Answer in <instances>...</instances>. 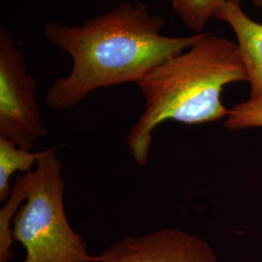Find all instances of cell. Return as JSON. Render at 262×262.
Listing matches in <instances>:
<instances>
[{"label":"cell","mask_w":262,"mask_h":262,"mask_svg":"<svg viewBox=\"0 0 262 262\" xmlns=\"http://www.w3.org/2000/svg\"><path fill=\"white\" fill-rule=\"evenodd\" d=\"M164 25L163 17L151 14L142 2H124L81 26L47 23L43 28L45 37L72 60L69 74L56 78L49 88L48 106L66 110L95 90L136 84L203 35L200 32L184 37L165 36L161 34Z\"/></svg>","instance_id":"6da1fadb"},{"label":"cell","mask_w":262,"mask_h":262,"mask_svg":"<svg viewBox=\"0 0 262 262\" xmlns=\"http://www.w3.org/2000/svg\"><path fill=\"white\" fill-rule=\"evenodd\" d=\"M248 81L237 43L203 32L190 48L151 69L136 84L145 108L126 138L132 159L146 165L152 134L160 123L215 122L229 114L222 102L227 84Z\"/></svg>","instance_id":"7a4b0ae2"},{"label":"cell","mask_w":262,"mask_h":262,"mask_svg":"<svg viewBox=\"0 0 262 262\" xmlns=\"http://www.w3.org/2000/svg\"><path fill=\"white\" fill-rule=\"evenodd\" d=\"M24 175L26 200L13 222L14 240L26 250L23 262H96L66 216V183L56 150H43L37 166Z\"/></svg>","instance_id":"3957f363"},{"label":"cell","mask_w":262,"mask_h":262,"mask_svg":"<svg viewBox=\"0 0 262 262\" xmlns=\"http://www.w3.org/2000/svg\"><path fill=\"white\" fill-rule=\"evenodd\" d=\"M36 82L28 72L21 51L9 32L0 28V136L32 150L46 136L41 120Z\"/></svg>","instance_id":"277c9868"},{"label":"cell","mask_w":262,"mask_h":262,"mask_svg":"<svg viewBox=\"0 0 262 262\" xmlns=\"http://www.w3.org/2000/svg\"><path fill=\"white\" fill-rule=\"evenodd\" d=\"M95 261L220 262L206 241L178 228L126 236L96 255Z\"/></svg>","instance_id":"5b68a950"},{"label":"cell","mask_w":262,"mask_h":262,"mask_svg":"<svg viewBox=\"0 0 262 262\" xmlns=\"http://www.w3.org/2000/svg\"><path fill=\"white\" fill-rule=\"evenodd\" d=\"M234 31L237 45L251 85V99L262 98V25L249 18L241 0H225L215 17Z\"/></svg>","instance_id":"8992f818"},{"label":"cell","mask_w":262,"mask_h":262,"mask_svg":"<svg viewBox=\"0 0 262 262\" xmlns=\"http://www.w3.org/2000/svg\"><path fill=\"white\" fill-rule=\"evenodd\" d=\"M42 151H32L19 147L14 142L0 136V201H6L11 194V177L16 172L24 174L37 166Z\"/></svg>","instance_id":"52a82bcc"},{"label":"cell","mask_w":262,"mask_h":262,"mask_svg":"<svg viewBox=\"0 0 262 262\" xmlns=\"http://www.w3.org/2000/svg\"><path fill=\"white\" fill-rule=\"evenodd\" d=\"M27 195V181L25 175L17 179L12 187L11 194L0 210V262H9L13 257L12 247L14 244L13 222L24 204Z\"/></svg>","instance_id":"ba28073f"},{"label":"cell","mask_w":262,"mask_h":262,"mask_svg":"<svg viewBox=\"0 0 262 262\" xmlns=\"http://www.w3.org/2000/svg\"><path fill=\"white\" fill-rule=\"evenodd\" d=\"M225 0H171L172 8L187 28L202 32L208 20L215 18Z\"/></svg>","instance_id":"9c48e42d"},{"label":"cell","mask_w":262,"mask_h":262,"mask_svg":"<svg viewBox=\"0 0 262 262\" xmlns=\"http://www.w3.org/2000/svg\"><path fill=\"white\" fill-rule=\"evenodd\" d=\"M225 125L231 130L262 126V98L236 104L229 110Z\"/></svg>","instance_id":"30bf717a"},{"label":"cell","mask_w":262,"mask_h":262,"mask_svg":"<svg viewBox=\"0 0 262 262\" xmlns=\"http://www.w3.org/2000/svg\"><path fill=\"white\" fill-rule=\"evenodd\" d=\"M253 3H254V5L258 8V9L261 10V14H262V0H252Z\"/></svg>","instance_id":"8fae6325"}]
</instances>
